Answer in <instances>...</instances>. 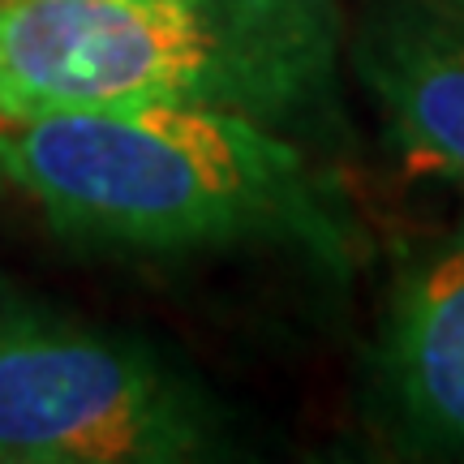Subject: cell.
Here are the masks:
<instances>
[{"instance_id":"obj_6","label":"cell","mask_w":464,"mask_h":464,"mask_svg":"<svg viewBox=\"0 0 464 464\" xmlns=\"http://www.w3.org/2000/svg\"><path fill=\"white\" fill-rule=\"evenodd\" d=\"M413 5H426V9H439V14L464 17V0H413Z\"/></svg>"},{"instance_id":"obj_2","label":"cell","mask_w":464,"mask_h":464,"mask_svg":"<svg viewBox=\"0 0 464 464\" xmlns=\"http://www.w3.org/2000/svg\"><path fill=\"white\" fill-rule=\"evenodd\" d=\"M332 0H0L9 121L202 103L293 125L332 100Z\"/></svg>"},{"instance_id":"obj_3","label":"cell","mask_w":464,"mask_h":464,"mask_svg":"<svg viewBox=\"0 0 464 464\" xmlns=\"http://www.w3.org/2000/svg\"><path fill=\"white\" fill-rule=\"evenodd\" d=\"M216 451V413L147 344L0 310V464H168Z\"/></svg>"},{"instance_id":"obj_5","label":"cell","mask_w":464,"mask_h":464,"mask_svg":"<svg viewBox=\"0 0 464 464\" xmlns=\"http://www.w3.org/2000/svg\"><path fill=\"white\" fill-rule=\"evenodd\" d=\"M353 61L392 147L464 189V17L426 5L382 14Z\"/></svg>"},{"instance_id":"obj_7","label":"cell","mask_w":464,"mask_h":464,"mask_svg":"<svg viewBox=\"0 0 464 464\" xmlns=\"http://www.w3.org/2000/svg\"><path fill=\"white\" fill-rule=\"evenodd\" d=\"M5 130H14V121H9V112L0 108V133H5Z\"/></svg>"},{"instance_id":"obj_4","label":"cell","mask_w":464,"mask_h":464,"mask_svg":"<svg viewBox=\"0 0 464 464\" xmlns=\"http://www.w3.org/2000/svg\"><path fill=\"white\" fill-rule=\"evenodd\" d=\"M382 387L417 443L464 460V207L400 266L382 327Z\"/></svg>"},{"instance_id":"obj_1","label":"cell","mask_w":464,"mask_h":464,"mask_svg":"<svg viewBox=\"0 0 464 464\" xmlns=\"http://www.w3.org/2000/svg\"><path fill=\"white\" fill-rule=\"evenodd\" d=\"M0 177L95 246L138 254L254 237L340 254L332 198L293 142L202 103H125L17 121L0 133Z\"/></svg>"}]
</instances>
